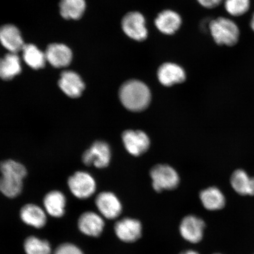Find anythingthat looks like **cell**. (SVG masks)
Wrapping results in <instances>:
<instances>
[{"label": "cell", "instance_id": "cell-1", "mask_svg": "<svg viewBox=\"0 0 254 254\" xmlns=\"http://www.w3.org/2000/svg\"><path fill=\"white\" fill-rule=\"evenodd\" d=\"M121 102L127 110L139 112L147 109L151 101L150 89L144 82L136 79L127 81L120 88Z\"/></svg>", "mask_w": 254, "mask_h": 254}, {"label": "cell", "instance_id": "cell-2", "mask_svg": "<svg viewBox=\"0 0 254 254\" xmlns=\"http://www.w3.org/2000/svg\"><path fill=\"white\" fill-rule=\"evenodd\" d=\"M209 30L218 45L232 47L239 40V27L229 18L221 17L212 20L209 24Z\"/></svg>", "mask_w": 254, "mask_h": 254}, {"label": "cell", "instance_id": "cell-3", "mask_svg": "<svg viewBox=\"0 0 254 254\" xmlns=\"http://www.w3.org/2000/svg\"><path fill=\"white\" fill-rule=\"evenodd\" d=\"M152 187L155 191L173 190L180 184V177L177 171L168 165L159 164L152 168L150 172Z\"/></svg>", "mask_w": 254, "mask_h": 254}, {"label": "cell", "instance_id": "cell-4", "mask_svg": "<svg viewBox=\"0 0 254 254\" xmlns=\"http://www.w3.org/2000/svg\"><path fill=\"white\" fill-rule=\"evenodd\" d=\"M122 29L127 37L136 41L147 39L148 32L144 16L138 11H131L123 17Z\"/></svg>", "mask_w": 254, "mask_h": 254}, {"label": "cell", "instance_id": "cell-5", "mask_svg": "<svg viewBox=\"0 0 254 254\" xmlns=\"http://www.w3.org/2000/svg\"><path fill=\"white\" fill-rule=\"evenodd\" d=\"M68 185L73 195L79 199L90 197L96 190L94 178L84 171H78L69 177Z\"/></svg>", "mask_w": 254, "mask_h": 254}, {"label": "cell", "instance_id": "cell-6", "mask_svg": "<svg viewBox=\"0 0 254 254\" xmlns=\"http://www.w3.org/2000/svg\"><path fill=\"white\" fill-rule=\"evenodd\" d=\"M110 146L104 141L95 142L82 155V160L88 166L103 168L109 166L111 160Z\"/></svg>", "mask_w": 254, "mask_h": 254}, {"label": "cell", "instance_id": "cell-7", "mask_svg": "<svg viewBox=\"0 0 254 254\" xmlns=\"http://www.w3.org/2000/svg\"><path fill=\"white\" fill-rule=\"evenodd\" d=\"M205 224L204 220L195 215L184 217L180 225V233L184 240L192 244H197L204 237Z\"/></svg>", "mask_w": 254, "mask_h": 254}, {"label": "cell", "instance_id": "cell-8", "mask_svg": "<svg viewBox=\"0 0 254 254\" xmlns=\"http://www.w3.org/2000/svg\"><path fill=\"white\" fill-rule=\"evenodd\" d=\"M114 231L117 238L123 242L133 243L142 236V224L136 219L125 218L116 222Z\"/></svg>", "mask_w": 254, "mask_h": 254}, {"label": "cell", "instance_id": "cell-9", "mask_svg": "<svg viewBox=\"0 0 254 254\" xmlns=\"http://www.w3.org/2000/svg\"><path fill=\"white\" fill-rule=\"evenodd\" d=\"M95 205L101 215L108 220H115L122 213V202L113 192H101L95 199Z\"/></svg>", "mask_w": 254, "mask_h": 254}, {"label": "cell", "instance_id": "cell-10", "mask_svg": "<svg viewBox=\"0 0 254 254\" xmlns=\"http://www.w3.org/2000/svg\"><path fill=\"white\" fill-rule=\"evenodd\" d=\"M122 138L127 151L134 156L145 153L150 147V139L141 131L127 130L123 132Z\"/></svg>", "mask_w": 254, "mask_h": 254}, {"label": "cell", "instance_id": "cell-11", "mask_svg": "<svg viewBox=\"0 0 254 254\" xmlns=\"http://www.w3.org/2000/svg\"><path fill=\"white\" fill-rule=\"evenodd\" d=\"M59 85L64 93L72 98L80 97L85 89V84L80 75L70 70L62 73Z\"/></svg>", "mask_w": 254, "mask_h": 254}, {"label": "cell", "instance_id": "cell-12", "mask_svg": "<svg viewBox=\"0 0 254 254\" xmlns=\"http://www.w3.org/2000/svg\"><path fill=\"white\" fill-rule=\"evenodd\" d=\"M157 77L160 83L170 87L186 80V74L182 66L173 63H166L159 67Z\"/></svg>", "mask_w": 254, "mask_h": 254}, {"label": "cell", "instance_id": "cell-13", "mask_svg": "<svg viewBox=\"0 0 254 254\" xmlns=\"http://www.w3.org/2000/svg\"><path fill=\"white\" fill-rule=\"evenodd\" d=\"M0 43L9 53L17 54L25 45L20 31L11 24L0 27Z\"/></svg>", "mask_w": 254, "mask_h": 254}, {"label": "cell", "instance_id": "cell-14", "mask_svg": "<svg viewBox=\"0 0 254 254\" xmlns=\"http://www.w3.org/2000/svg\"><path fill=\"white\" fill-rule=\"evenodd\" d=\"M47 62L56 68L65 67L71 63L72 54L68 47L63 44H52L45 52Z\"/></svg>", "mask_w": 254, "mask_h": 254}, {"label": "cell", "instance_id": "cell-15", "mask_svg": "<svg viewBox=\"0 0 254 254\" xmlns=\"http://www.w3.org/2000/svg\"><path fill=\"white\" fill-rule=\"evenodd\" d=\"M182 18L179 13L171 9L160 12L155 20V25L159 31L164 34L173 35L180 29Z\"/></svg>", "mask_w": 254, "mask_h": 254}, {"label": "cell", "instance_id": "cell-16", "mask_svg": "<svg viewBox=\"0 0 254 254\" xmlns=\"http://www.w3.org/2000/svg\"><path fill=\"white\" fill-rule=\"evenodd\" d=\"M104 226L103 217L92 211L85 212L78 220L79 230L88 236L99 237L103 233Z\"/></svg>", "mask_w": 254, "mask_h": 254}, {"label": "cell", "instance_id": "cell-17", "mask_svg": "<svg viewBox=\"0 0 254 254\" xmlns=\"http://www.w3.org/2000/svg\"><path fill=\"white\" fill-rule=\"evenodd\" d=\"M199 198L204 207L209 211L220 210L226 204L223 193L217 187H209L202 190L199 193Z\"/></svg>", "mask_w": 254, "mask_h": 254}, {"label": "cell", "instance_id": "cell-18", "mask_svg": "<svg viewBox=\"0 0 254 254\" xmlns=\"http://www.w3.org/2000/svg\"><path fill=\"white\" fill-rule=\"evenodd\" d=\"M20 57L17 53H9L0 59V78L10 80L21 72Z\"/></svg>", "mask_w": 254, "mask_h": 254}, {"label": "cell", "instance_id": "cell-19", "mask_svg": "<svg viewBox=\"0 0 254 254\" xmlns=\"http://www.w3.org/2000/svg\"><path fill=\"white\" fill-rule=\"evenodd\" d=\"M66 199L64 195L58 190L48 193L44 199L46 211L54 217H61L64 214Z\"/></svg>", "mask_w": 254, "mask_h": 254}, {"label": "cell", "instance_id": "cell-20", "mask_svg": "<svg viewBox=\"0 0 254 254\" xmlns=\"http://www.w3.org/2000/svg\"><path fill=\"white\" fill-rule=\"evenodd\" d=\"M21 220L25 224L37 228H42L47 221L46 215L40 206L27 204L23 206L20 212Z\"/></svg>", "mask_w": 254, "mask_h": 254}, {"label": "cell", "instance_id": "cell-21", "mask_svg": "<svg viewBox=\"0 0 254 254\" xmlns=\"http://www.w3.org/2000/svg\"><path fill=\"white\" fill-rule=\"evenodd\" d=\"M23 57L25 63L34 69L42 68L47 62L46 54L33 44H25L23 50Z\"/></svg>", "mask_w": 254, "mask_h": 254}, {"label": "cell", "instance_id": "cell-22", "mask_svg": "<svg viewBox=\"0 0 254 254\" xmlns=\"http://www.w3.org/2000/svg\"><path fill=\"white\" fill-rule=\"evenodd\" d=\"M85 0H62L60 4V14L65 19L77 20L85 11Z\"/></svg>", "mask_w": 254, "mask_h": 254}, {"label": "cell", "instance_id": "cell-23", "mask_svg": "<svg viewBox=\"0 0 254 254\" xmlns=\"http://www.w3.org/2000/svg\"><path fill=\"white\" fill-rule=\"evenodd\" d=\"M23 180L18 178L2 176L0 177V191L8 198H15L23 189Z\"/></svg>", "mask_w": 254, "mask_h": 254}, {"label": "cell", "instance_id": "cell-24", "mask_svg": "<svg viewBox=\"0 0 254 254\" xmlns=\"http://www.w3.org/2000/svg\"><path fill=\"white\" fill-rule=\"evenodd\" d=\"M252 177L245 171H235L231 177V184L235 191L241 195H250Z\"/></svg>", "mask_w": 254, "mask_h": 254}, {"label": "cell", "instance_id": "cell-25", "mask_svg": "<svg viewBox=\"0 0 254 254\" xmlns=\"http://www.w3.org/2000/svg\"><path fill=\"white\" fill-rule=\"evenodd\" d=\"M0 172L2 176L15 177L22 180L27 176V170L23 165L11 160L4 161L0 163Z\"/></svg>", "mask_w": 254, "mask_h": 254}, {"label": "cell", "instance_id": "cell-26", "mask_svg": "<svg viewBox=\"0 0 254 254\" xmlns=\"http://www.w3.org/2000/svg\"><path fill=\"white\" fill-rule=\"evenodd\" d=\"M25 252L27 254H51L52 250L47 241L30 237L25 241Z\"/></svg>", "mask_w": 254, "mask_h": 254}, {"label": "cell", "instance_id": "cell-27", "mask_svg": "<svg viewBox=\"0 0 254 254\" xmlns=\"http://www.w3.org/2000/svg\"><path fill=\"white\" fill-rule=\"evenodd\" d=\"M225 8L234 17H240L249 10L250 0H225Z\"/></svg>", "mask_w": 254, "mask_h": 254}, {"label": "cell", "instance_id": "cell-28", "mask_svg": "<svg viewBox=\"0 0 254 254\" xmlns=\"http://www.w3.org/2000/svg\"><path fill=\"white\" fill-rule=\"evenodd\" d=\"M54 254H83L81 250L71 244H64L56 249Z\"/></svg>", "mask_w": 254, "mask_h": 254}, {"label": "cell", "instance_id": "cell-29", "mask_svg": "<svg viewBox=\"0 0 254 254\" xmlns=\"http://www.w3.org/2000/svg\"><path fill=\"white\" fill-rule=\"evenodd\" d=\"M222 0H197L200 5L206 8H214L221 4Z\"/></svg>", "mask_w": 254, "mask_h": 254}, {"label": "cell", "instance_id": "cell-30", "mask_svg": "<svg viewBox=\"0 0 254 254\" xmlns=\"http://www.w3.org/2000/svg\"><path fill=\"white\" fill-rule=\"evenodd\" d=\"M180 254H199L198 252L193 250H187Z\"/></svg>", "mask_w": 254, "mask_h": 254}, {"label": "cell", "instance_id": "cell-31", "mask_svg": "<svg viewBox=\"0 0 254 254\" xmlns=\"http://www.w3.org/2000/svg\"><path fill=\"white\" fill-rule=\"evenodd\" d=\"M251 27H252L253 30L254 31V14L253 15L252 21H251Z\"/></svg>", "mask_w": 254, "mask_h": 254}, {"label": "cell", "instance_id": "cell-32", "mask_svg": "<svg viewBox=\"0 0 254 254\" xmlns=\"http://www.w3.org/2000/svg\"></svg>", "mask_w": 254, "mask_h": 254}]
</instances>
